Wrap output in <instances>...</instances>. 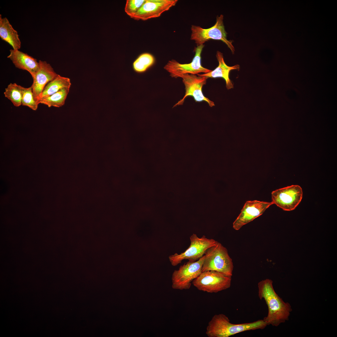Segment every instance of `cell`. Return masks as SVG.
<instances>
[{
	"mask_svg": "<svg viewBox=\"0 0 337 337\" xmlns=\"http://www.w3.org/2000/svg\"><path fill=\"white\" fill-rule=\"evenodd\" d=\"M258 288L259 298L264 299L268 307L267 315L263 319L267 325L277 326L288 320L292 311L291 305L276 293L272 281L269 279L262 280L258 283Z\"/></svg>",
	"mask_w": 337,
	"mask_h": 337,
	"instance_id": "obj_1",
	"label": "cell"
},
{
	"mask_svg": "<svg viewBox=\"0 0 337 337\" xmlns=\"http://www.w3.org/2000/svg\"><path fill=\"white\" fill-rule=\"evenodd\" d=\"M263 320L253 322L234 324L223 314L214 315L206 327V334L208 337H229L247 331L263 329L267 326Z\"/></svg>",
	"mask_w": 337,
	"mask_h": 337,
	"instance_id": "obj_2",
	"label": "cell"
},
{
	"mask_svg": "<svg viewBox=\"0 0 337 337\" xmlns=\"http://www.w3.org/2000/svg\"><path fill=\"white\" fill-rule=\"evenodd\" d=\"M202 272L214 271L232 276L233 269L232 260L227 249L220 243L208 248L204 255Z\"/></svg>",
	"mask_w": 337,
	"mask_h": 337,
	"instance_id": "obj_3",
	"label": "cell"
},
{
	"mask_svg": "<svg viewBox=\"0 0 337 337\" xmlns=\"http://www.w3.org/2000/svg\"><path fill=\"white\" fill-rule=\"evenodd\" d=\"M223 19L222 15L217 16L214 25L207 29L192 25L191 28V39L195 41L197 46L204 45V43L210 39L221 40L227 46L232 53L234 54L235 48L232 44V42L227 39V33L225 29Z\"/></svg>",
	"mask_w": 337,
	"mask_h": 337,
	"instance_id": "obj_4",
	"label": "cell"
},
{
	"mask_svg": "<svg viewBox=\"0 0 337 337\" xmlns=\"http://www.w3.org/2000/svg\"><path fill=\"white\" fill-rule=\"evenodd\" d=\"M190 244L189 247L179 254L175 253L169 257L172 265L175 266L180 263L183 260L195 261L203 256L206 250L218 242L213 239L207 238L203 235L199 237L193 233L190 237Z\"/></svg>",
	"mask_w": 337,
	"mask_h": 337,
	"instance_id": "obj_5",
	"label": "cell"
},
{
	"mask_svg": "<svg viewBox=\"0 0 337 337\" xmlns=\"http://www.w3.org/2000/svg\"><path fill=\"white\" fill-rule=\"evenodd\" d=\"M231 277L215 271H208L202 272L192 283L199 291L216 293L230 287Z\"/></svg>",
	"mask_w": 337,
	"mask_h": 337,
	"instance_id": "obj_6",
	"label": "cell"
},
{
	"mask_svg": "<svg viewBox=\"0 0 337 337\" xmlns=\"http://www.w3.org/2000/svg\"><path fill=\"white\" fill-rule=\"evenodd\" d=\"M204 258V255L195 261H188L174 270L172 277V288L181 290L189 289L193 281L202 272Z\"/></svg>",
	"mask_w": 337,
	"mask_h": 337,
	"instance_id": "obj_7",
	"label": "cell"
},
{
	"mask_svg": "<svg viewBox=\"0 0 337 337\" xmlns=\"http://www.w3.org/2000/svg\"><path fill=\"white\" fill-rule=\"evenodd\" d=\"M204 46V45H202L195 47V55L191 63L182 64L172 59L164 66V69L170 73L172 77L175 78L179 77L181 75L185 74L195 75L210 72L211 70L204 67L201 64V54Z\"/></svg>",
	"mask_w": 337,
	"mask_h": 337,
	"instance_id": "obj_8",
	"label": "cell"
},
{
	"mask_svg": "<svg viewBox=\"0 0 337 337\" xmlns=\"http://www.w3.org/2000/svg\"><path fill=\"white\" fill-rule=\"evenodd\" d=\"M302 196L301 188L298 185H291L272 192V202L284 211H291L299 204Z\"/></svg>",
	"mask_w": 337,
	"mask_h": 337,
	"instance_id": "obj_9",
	"label": "cell"
},
{
	"mask_svg": "<svg viewBox=\"0 0 337 337\" xmlns=\"http://www.w3.org/2000/svg\"><path fill=\"white\" fill-rule=\"evenodd\" d=\"M179 77L182 78L184 85L185 94L183 98L174 105L173 107L183 105L185 99L188 96L193 97L196 102L205 101L211 107L215 105L214 102L206 97L203 93L202 88L206 84L207 78L189 74L182 75Z\"/></svg>",
	"mask_w": 337,
	"mask_h": 337,
	"instance_id": "obj_10",
	"label": "cell"
},
{
	"mask_svg": "<svg viewBox=\"0 0 337 337\" xmlns=\"http://www.w3.org/2000/svg\"><path fill=\"white\" fill-rule=\"evenodd\" d=\"M271 202H267L257 200L246 202L241 212L233 223V227L239 230L244 225L261 215L271 205Z\"/></svg>",
	"mask_w": 337,
	"mask_h": 337,
	"instance_id": "obj_11",
	"label": "cell"
},
{
	"mask_svg": "<svg viewBox=\"0 0 337 337\" xmlns=\"http://www.w3.org/2000/svg\"><path fill=\"white\" fill-rule=\"evenodd\" d=\"M177 0H145V2L131 18L145 21L159 17L164 12L174 6Z\"/></svg>",
	"mask_w": 337,
	"mask_h": 337,
	"instance_id": "obj_12",
	"label": "cell"
},
{
	"mask_svg": "<svg viewBox=\"0 0 337 337\" xmlns=\"http://www.w3.org/2000/svg\"><path fill=\"white\" fill-rule=\"evenodd\" d=\"M38 62L39 68L33 79L31 86L34 99L38 104L39 97L45 86L58 75L46 61L39 60Z\"/></svg>",
	"mask_w": 337,
	"mask_h": 337,
	"instance_id": "obj_13",
	"label": "cell"
},
{
	"mask_svg": "<svg viewBox=\"0 0 337 337\" xmlns=\"http://www.w3.org/2000/svg\"><path fill=\"white\" fill-rule=\"evenodd\" d=\"M10 52L7 57L12 61L16 67L28 71L33 79L39 68L37 59L19 50L11 49Z\"/></svg>",
	"mask_w": 337,
	"mask_h": 337,
	"instance_id": "obj_14",
	"label": "cell"
},
{
	"mask_svg": "<svg viewBox=\"0 0 337 337\" xmlns=\"http://www.w3.org/2000/svg\"><path fill=\"white\" fill-rule=\"evenodd\" d=\"M216 56L219 63L218 66L208 73L204 74H197L198 75L205 77L208 78H222L226 82V87L227 89L233 88V84L229 78V73L232 70H239L240 66L237 64L232 66L227 65L224 60L223 54L219 51H217Z\"/></svg>",
	"mask_w": 337,
	"mask_h": 337,
	"instance_id": "obj_15",
	"label": "cell"
},
{
	"mask_svg": "<svg viewBox=\"0 0 337 337\" xmlns=\"http://www.w3.org/2000/svg\"><path fill=\"white\" fill-rule=\"evenodd\" d=\"M0 37L12 46L13 49L19 50L21 42L17 32L12 27L7 18L0 14Z\"/></svg>",
	"mask_w": 337,
	"mask_h": 337,
	"instance_id": "obj_16",
	"label": "cell"
},
{
	"mask_svg": "<svg viewBox=\"0 0 337 337\" xmlns=\"http://www.w3.org/2000/svg\"><path fill=\"white\" fill-rule=\"evenodd\" d=\"M71 85V81L69 78L58 75L55 78L48 82L45 86L39 97V101L63 88H70Z\"/></svg>",
	"mask_w": 337,
	"mask_h": 337,
	"instance_id": "obj_17",
	"label": "cell"
},
{
	"mask_svg": "<svg viewBox=\"0 0 337 337\" xmlns=\"http://www.w3.org/2000/svg\"><path fill=\"white\" fill-rule=\"evenodd\" d=\"M70 89V88H63L54 94L40 100L38 103L47 105L49 107H61L65 104Z\"/></svg>",
	"mask_w": 337,
	"mask_h": 337,
	"instance_id": "obj_18",
	"label": "cell"
},
{
	"mask_svg": "<svg viewBox=\"0 0 337 337\" xmlns=\"http://www.w3.org/2000/svg\"><path fill=\"white\" fill-rule=\"evenodd\" d=\"M21 86L15 83H10L5 89L4 92L5 97L10 100L16 107L22 105Z\"/></svg>",
	"mask_w": 337,
	"mask_h": 337,
	"instance_id": "obj_19",
	"label": "cell"
},
{
	"mask_svg": "<svg viewBox=\"0 0 337 337\" xmlns=\"http://www.w3.org/2000/svg\"><path fill=\"white\" fill-rule=\"evenodd\" d=\"M154 58L152 55L148 53H143L133 62L134 69L138 73L144 72L154 64Z\"/></svg>",
	"mask_w": 337,
	"mask_h": 337,
	"instance_id": "obj_20",
	"label": "cell"
},
{
	"mask_svg": "<svg viewBox=\"0 0 337 337\" xmlns=\"http://www.w3.org/2000/svg\"><path fill=\"white\" fill-rule=\"evenodd\" d=\"M21 91L22 105L27 106L33 110H37L38 104L34 99L32 87L25 88L22 86Z\"/></svg>",
	"mask_w": 337,
	"mask_h": 337,
	"instance_id": "obj_21",
	"label": "cell"
},
{
	"mask_svg": "<svg viewBox=\"0 0 337 337\" xmlns=\"http://www.w3.org/2000/svg\"><path fill=\"white\" fill-rule=\"evenodd\" d=\"M145 0H127L125 8L126 14L131 17L138 12Z\"/></svg>",
	"mask_w": 337,
	"mask_h": 337,
	"instance_id": "obj_22",
	"label": "cell"
}]
</instances>
